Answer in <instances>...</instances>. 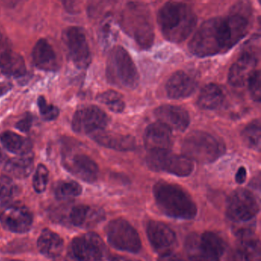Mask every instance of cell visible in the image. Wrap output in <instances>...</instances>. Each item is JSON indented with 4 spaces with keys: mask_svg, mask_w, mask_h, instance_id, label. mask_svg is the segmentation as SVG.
Instances as JSON below:
<instances>
[{
    "mask_svg": "<svg viewBox=\"0 0 261 261\" xmlns=\"http://www.w3.org/2000/svg\"><path fill=\"white\" fill-rule=\"evenodd\" d=\"M158 261H185L175 253H171V252H166L163 253L161 256L159 257Z\"/></svg>",
    "mask_w": 261,
    "mask_h": 261,
    "instance_id": "cell-40",
    "label": "cell"
},
{
    "mask_svg": "<svg viewBox=\"0 0 261 261\" xmlns=\"http://www.w3.org/2000/svg\"><path fill=\"white\" fill-rule=\"evenodd\" d=\"M183 155L192 161L211 163L225 153V144L218 137L201 130L189 133L181 144Z\"/></svg>",
    "mask_w": 261,
    "mask_h": 261,
    "instance_id": "cell-5",
    "label": "cell"
},
{
    "mask_svg": "<svg viewBox=\"0 0 261 261\" xmlns=\"http://www.w3.org/2000/svg\"><path fill=\"white\" fill-rule=\"evenodd\" d=\"M107 79L112 85L126 89H134L139 84L137 66L127 51L117 46L110 51L107 62Z\"/></svg>",
    "mask_w": 261,
    "mask_h": 261,
    "instance_id": "cell-6",
    "label": "cell"
},
{
    "mask_svg": "<svg viewBox=\"0 0 261 261\" xmlns=\"http://www.w3.org/2000/svg\"><path fill=\"white\" fill-rule=\"evenodd\" d=\"M117 24L111 16L105 18L100 22L98 29V40L103 49H109L117 39Z\"/></svg>",
    "mask_w": 261,
    "mask_h": 261,
    "instance_id": "cell-29",
    "label": "cell"
},
{
    "mask_svg": "<svg viewBox=\"0 0 261 261\" xmlns=\"http://www.w3.org/2000/svg\"><path fill=\"white\" fill-rule=\"evenodd\" d=\"M146 233L152 247L163 253L172 246L176 238L172 229L161 221H149L146 227Z\"/></svg>",
    "mask_w": 261,
    "mask_h": 261,
    "instance_id": "cell-20",
    "label": "cell"
},
{
    "mask_svg": "<svg viewBox=\"0 0 261 261\" xmlns=\"http://www.w3.org/2000/svg\"><path fill=\"white\" fill-rule=\"evenodd\" d=\"M66 169L74 176L88 183L97 181L99 167L97 163L85 154H75L68 157L64 163Z\"/></svg>",
    "mask_w": 261,
    "mask_h": 261,
    "instance_id": "cell-16",
    "label": "cell"
},
{
    "mask_svg": "<svg viewBox=\"0 0 261 261\" xmlns=\"http://www.w3.org/2000/svg\"><path fill=\"white\" fill-rule=\"evenodd\" d=\"M260 121L259 119L249 123L241 133L244 144L253 150L259 152L260 149Z\"/></svg>",
    "mask_w": 261,
    "mask_h": 261,
    "instance_id": "cell-30",
    "label": "cell"
},
{
    "mask_svg": "<svg viewBox=\"0 0 261 261\" xmlns=\"http://www.w3.org/2000/svg\"><path fill=\"white\" fill-rule=\"evenodd\" d=\"M32 125H33V117L30 114H27L16 123V127L21 132L28 133L31 129Z\"/></svg>",
    "mask_w": 261,
    "mask_h": 261,
    "instance_id": "cell-38",
    "label": "cell"
},
{
    "mask_svg": "<svg viewBox=\"0 0 261 261\" xmlns=\"http://www.w3.org/2000/svg\"><path fill=\"white\" fill-rule=\"evenodd\" d=\"M0 141L4 147L12 153L22 155L31 152V147L27 140L12 131L4 133L0 137Z\"/></svg>",
    "mask_w": 261,
    "mask_h": 261,
    "instance_id": "cell-28",
    "label": "cell"
},
{
    "mask_svg": "<svg viewBox=\"0 0 261 261\" xmlns=\"http://www.w3.org/2000/svg\"><path fill=\"white\" fill-rule=\"evenodd\" d=\"M34 168V155L32 152L22 154L9 160L5 163L4 170L14 178H22L30 176Z\"/></svg>",
    "mask_w": 261,
    "mask_h": 261,
    "instance_id": "cell-24",
    "label": "cell"
},
{
    "mask_svg": "<svg viewBox=\"0 0 261 261\" xmlns=\"http://www.w3.org/2000/svg\"><path fill=\"white\" fill-rule=\"evenodd\" d=\"M153 195L159 208L171 218L193 219L198 213L195 201L178 185L159 181L154 186Z\"/></svg>",
    "mask_w": 261,
    "mask_h": 261,
    "instance_id": "cell-3",
    "label": "cell"
},
{
    "mask_svg": "<svg viewBox=\"0 0 261 261\" xmlns=\"http://www.w3.org/2000/svg\"><path fill=\"white\" fill-rule=\"evenodd\" d=\"M121 25L141 48L148 49L155 39L154 27L149 9L141 3L126 4L121 16Z\"/></svg>",
    "mask_w": 261,
    "mask_h": 261,
    "instance_id": "cell-4",
    "label": "cell"
},
{
    "mask_svg": "<svg viewBox=\"0 0 261 261\" xmlns=\"http://www.w3.org/2000/svg\"><path fill=\"white\" fill-rule=\"evenodd\" d=\"M158 122L169 127L171 130L184 132L190 124V117L186 109L181 107L165 105L154 111Z\"/></svg>",
    "mask_w": 261,
    "mask_h": 261,
    "instance_id": "cell-15",
    "label": "cell"
},
{
    "mask_svg": "<svg viewBox=\"0 0 261 261\" xmlns=\"http://www.w3.org/2000/svg\"><path fill=\"white\" fill-rule=\"evenodd\" d=\"M224 100V94L221 87L208 84L201 89L198 99V105L201 109L215 110L221 106Z\"/></svg>",
    "mask_w": 261,
    "mask_h": 261,
    "instance_id": "cell-26",
    "label": "cell"
},
{
    "mask_svg": "<svg viewBox=\"0 0 261 261\" xmlns=\"http://www.w3.org/2000/svg\"><path fill=\"white\" fill-rule=\"evenodd\" d=\"M198 87L193 77L183 71L174 73L166 83L168 97L171 99H183L192 95Z\"/></svg>",
    "mask_w": 261,
    "mask_h": 261,
    "instance_id": "cell-18",
    "label": "cell"
},
{
    "mask_svg": "<svg viewBox=\"0 0 261 261\" xmlns=\"http://www.w3.org/2000/svg\"><path fill=\"white\" fill-rule=\"evenodd\" d=\"M107 238L114 248L129 253H137L142 247L140 235L126 220L117 218L107 226Z\"/></svg>",
    "mask_w": 261,
    "mask_h": 261,
    "instance_id": "cell-8",
    "label": "cell"
},
{
    "mask_svg": "<svg viewBox=\"0 0 261 261\" xmlns=\"http://www.w3.org/2000/svg\"><path fill=\"white\" fill-rule=\"evenodd\" d=\"M12 88L11 84H0V97L7 94Z\"/></svg>",
    "mask_w": 261,
    "mask_h": 261,
    "instance_id": "cell-42",
    "label": "cell"
},
{
    "mask_svg": "<svg viewBox=\"0 0 261 261\" xmlns=\"http://www.w3.org/2000/svg\"><path fill=\"white\" fill-rule=\"evenodd\" d=\"M38 106L44 120L51 121L56 120L59 115V110L57 107L48 105L45 97H40L38 99Z\"/></svg>",
    "mask_w": 261,
    "mask_h": 261,
    "instance_id": "cell-37",
    "label": "cell"
},
{
    "mask_svg": "<svg viewBox=\"0 0 261 261\" xmlns=\"http://www.w3.org/2000/svg\"><path fill=\"white\" fill-rule=\"evenodd\" d=\"M203 247L212 255L219 258L225 250V244L221 237L212 231H206L199 236Z\"/></svg>",
    "mask_w": 261,
    "mask_h": 261,
    "instance_id": "cell-33",
    "label": "cell"
},
{
    "mask_svg": "<svg viewBox=\"0 0 261 261\" xmlns=\"http://www.w3.org/2000/svg\"><path fill=\"white\" fill-rule=\"evenodd\" d=\"M258 63V56L251 48H247L241 53L238 60L230 67L228 82L234 88H241L247 83Z\"/></svg>",
    "mask_w": 261,
    "mask_h": 261,
    "instance_id": "cell-14",
    "label": "cell"
},
{
    "mask_svg": "<svg viewBox=\"0 0 261 261\" xmlns=\"http://www.w3.org/2000/svg\"><path fill=\"white\" fill-rule=\"evenodd\" d=\"M82 193V187L77 181L64 180L57 183L55 188V195L59 200H70Z\"/></svg>",
    "mask_w": 261,
    "mask_h": 261,
    "instance_id": "cell-32",
    "label": "cell"
},
{
    "mask_svg": "<svg viewBox=\"0 0 261 261\" xmlns=\"http://www.w3.org/2000/svg\"><path fill=\"white\" fill-rule=\"evenodd\" d=\"M10 50L12 49L10 40L4 33L0 32V59Z\"/></svg>",
    "mask_w": 261,
    "mask_h": 261,
    "instance_id": "cell-39",
    "label": "cell"
},
{
    "mask_svg": "<svg viewBox=\"0 0 261 261\" xmlns=\"http://www.w3.org/2000/svg\"><path fill=\"white\" fill-rule=\"evenodd\" d=\"M105 250L100 237L89 232L72 240L64 261H99L103 258Z\"/></svg>",
    "mask_w": 261,
    "mask_h": 261,
    "instance_id": "cell-9",
    "label": "cell"
},
{
    "mask_svg": "<svg viewBox=\"0 0 261 261\" xmlns=\"http://www.w3.org/2000/svg\"><path fill=\"white\" fill-rule=\"evenodd\" d=\"M48 175L49 172L46 166L43 164H39L35 172L33 180V188L37 193H42L46 190Z\"/></svg>",
    "mask_w": 261,
    "mask_h": 261,
    "instance_id": "cell-35",
    "label": "cell"
},
{
    "mask_svg": "<svg viewBox=\"0 0 261 261\" xmlns=\"http://www.w3.org/2000/svg\"><path fill=\"white\" fill-rule=\"evenodd\" d=\"M196 14L189 4L168 2L159 10L157 22L166 40L181 43L189 38L197 25Z\"/></svg>",
    "mask_w": 261,
    "mask_h": 261,
    "instance_id": "cell-2",
    "label": "cell"
},
{
    "mask_svg": "<svg viewBox=\"0 0 261 261\" xmlns=\"http://www.w3.org/2000/svg\"><path fill=\"white\" fill-rule=\"evenodd\" d=\"M94 141L100 146L117 151H131L136 148V140L130 135L114 134L105 130L97 131L91 134Z\"/></svg>",
    "mask_w": 261,
    "mask_h": 261,
    "instance_id": "cell-21",
    "label": "cell"
},
{
    "mask_svg": "<svg viewBox=\"0 0 261 261\" xmlns=\"http://www.w3.org/2000/svg\"><path fill=\"white\" fill-rule=\"evenodd\" d=\"M186 250L189 261H220L219 258L207 251L200 241L198 235L192 234L186 241Z\"/></svg>",
    "mask_w": 261,
    "mask_h": 261,
    "instance_id": "cell-27",
    "label": "cell"
},
{
    "mask_svg": "<svg viewBox=\"0 0 261 261\" xmlns=\"http://www.w3.org/2000/svg\"><path fill=\"white\" fill-rule=\"evenodd\" d=\"M110 261H140L137 259H132V258L127 257L123 256H113L110 258Z\"/></svg>",
    "mask_w": 261,
    "mask_h": 261,
    "instance_id": "cell-43",
    "label": "cell"
},
{
    "mask_svg": "<svg viewBox=\"0 0 261 261\" xmlns=\"http://www.w3.org/2000/svg\"><path fill=\"white\" fill-rule=\"evenodd\" d=\"M249 25L245 13L237 9L226 17L212 18L195 33L189 43V51L201 58L226 53L247 34Z\"/></svg>",
    "mask_w": 261,
    "mask_h": 261,
    "instance_id": "cell-1",
    "label": "cell"
},
{
    "mask_svg": "<svg viewBox=\"0 0 261 261\" xmlns=\"http://www.w3.org/2000/svg\"><path fill=\"white\" fill-rule=\"evenodd\" d=\"M97 100L99 103H103L110 111L116 114L123 112L126 107L123 96L114 90H108L99 94Z\"/></svg>",
    "mask_w": 261,
    "mask_h": 261,
    "instance_id": "cell-31",
    "label": "cell"
},
{
    "mask_svg": "<svg viewBox=\"0 0 261 261\" xmlns=\"http://www.w3.org/2000/svg\"><path fill=\"white\" fill-rule=\"evenodd\" d=\"M259 211L255 195L247 189H238L227 200L226 215L234 222H246L254 218Z\"/></svg>",
    "mask_w": 261,
    "mask_h": 261,
    "instance_id": "cell-11",
    "label": "cell"
},
{
    "mask_svg": "<svg viewBox=\"0 0 261 261\" xmlns=\"http://www.w3.org/2000/svg\"><path fill=\"white\" fill-rule=\"evenodd\" d=\"M38 249L43 256L56 259L63 251L64 241L60 235L50 229H44L37 241Z\"/></svg>",
    "mask_w": 261,
    "mask_h": 261,
    "instance_id": "cell-23",
    "label": "cell"
},
{
    "mask_svg": "<svg viewBox=\"0 0 261 261\" xmlns=\"http://www.w3.org/2000/svg\"><path fill=\"white\" fill-rule=\"evenodd\" d=\"M109 122L105 111L98 107L90 105L76 111L73 117L72 129L77 134H93L103 130Z\"/></svg>",
    "mask_w": 261,
    "mask_h": 261,
    "instance_id": "cell-13",
    "label": "cell"
},
{
    "mask_svg": "<svg viewBox=\"0 0 261 261\" xmlns=\"http://www.w3.org/2000/svg\"><path fill=\"white\" fill-rule=\"evenodd\" d=\"M62 41L70 60L79 68H87L91 62V53L85 31L80 27H68Z\"/></svg>",
    "mask_w": 261,
    "mask_h": 261,
    "instance_id": "cell-10",
    "label": "cell"
},
{
    "mask_svg": "<svg viewBox=\"0 0 261 261\" xmlns=\"http://www.w3.org/2000/svg\"><path fill=\"white\" fill-rule=\"evenodd\" d=\"M0 70L10 77H22L27 73L25 60L21 55L10 50L0 59Z\"/></svg>",
    "mask_w": 261,
    "mask_h": 261,
    "instance_id": "cell-25",
    "label": "cell"
},
{
    "mask_svg": "<svg viewBox=\"0 0 261 261\" xmlns=\"http://www.w3.org/2000/svg\"><path fill=\"white\" fill-rule=\"evenodd\" d=\"M19 193V186L8 175L0 176V201H11Z\"/></svg>",
    "mask_w": 261,
    "mask_h": 261,
    "instance_id": "cell-34",
    "label": "cell"
},
{
    "mask_svg": "<svg viewBox=\"0 0 261 261\" xmlns=\"http://www.w3.org/2000/svg\"><path fill=\"white\" fill-rule=\"evenodd\" d=\"M0 222L9 231L27 233L33 227V214L25 205L19 203L11 201L1 203Z\"/></svg>",
    "mask_w": 261,
    "mask_h": 261,
    "instance_id": "cell-12",
    "label": "cell"
},
{
    "mask_svg": "<svg viewBox=\"0 0 261 261\" xmlns=\"http://www.w3.org/2000/svg\"><path fill=\"white\" fill-rule=\"evenodd\" d=\"M7 158V155L3 152L2 149H0V165L3 164L4 162H6ZM6 163H7V162H6Z\"/></svg>",
    "mask_w": 261,
    "mask_h": 261,
    "instance_id": "cell-44",
    "label": "cell"
},
{
    "mask_svg": "<svg viewBox=\"0 0 261 261\" xmlns=\"http://www.w3.org/2000/svg\"><path fill=\"white\" fill-rule=\"evenodd\" d=\"M246 178H247V170L244 166H241L238 169L235 175V181L238 184L241 185L246 181Z\"/></svg>",
    "mask_w": 261,
    "mask_h": 261,
    "instance_id": "cell-41",
    "label": "cell"
},
{
    "mask_svg": "<svg viewBox=\"0 0 261 261\" xmlns=\"http://www.w3.org/2000/svg\"><path fill=\"white\" fill-rule=\"evenodd\" d=\"M146 161L151 170L167 172L179 177L189 176L195 168L190 159L173 153L170 150L149 151Z\"/></svg>",
    "mask_w": 261,
    "mask_h": 261,
    "instance_id": "cell-7",
    "label": "cell"
},
{
    "mask_svg": "<svg viewBox=\"0 0 261 261\" xmlns=\"http://www.w3.org/2000/svg\"><path fill=\"white\" fill-rule=\"evenodd\" d=\"M12 261H22V260H18V259H15V260H12Z\"/></svg>",
    "mask_w": 261,
    "mask_h": 261,
    "instance_id": "cell-45",
    "label": "cell"
},
{
    "mask_svg": "<svg viewBox=\"0 0 261 261\" xmlns=\"http://www.w3.org/2000/svg\"><path fill=\"white\" fill-rule=\"evenodd\" d=\"M68 219L74 227L91 228L105 219V212L98 207L79 204L74 206L68 214Z\"/></svg>",
    "mask_w": 261,
    "mask_h": 261,
    "instance_id": "cell-19",
    "label": "cell"
},
{
    "mask_svg": "<svg viewBox=\"0 0 261 261\" xmlns=\"http://www.w3.org/2000/svg\"><path fill=\"white\" fill-rule=\"evenodd\" d=\"M143 140L149 152L169 150L173 143L172 130L160 122L152 123L146 127Z\"/></svg>",
    "mask_w": 261,
    "mask_h": 261,
    "instance_id": "cell-17",
    "label": "cell"
},
{
    "mask_svg": "<svg viewBox=\"0 0 261 261\" xmlns=\"http://www.w3.org/2000/svg\"><path fill=\"white\" fill-rule=\"evenodd\" d=\"M33 62L42 71H56L58 68L57 56L49 42L44 39H39L32 53Z\"/></svg>",
    "mask_w": 261,
    "mask_h": 261,
    "instance_id": "cell-22",
    "label": "cell"
},
{
    "mask_svg": "<svg viewBox=\"0 0 261 261\" xmlns=\"http://www.w3.org/2000/svg\"><path fill=\"white\" fill-rule=\"evenodd\" d=\"M260 82V72L259 70H256L250 76L247 83L252 99L258 103L260 102L261 98Z\"/></svg>",
    "mask_w": 261,
    "mask_h": 261,
    "instance_id": "cell-36",
    "label": "cell"
}]
</instances>
